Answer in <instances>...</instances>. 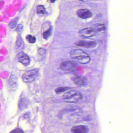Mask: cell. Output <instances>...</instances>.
<instances>
[{"label":"cell","instance_id":"obj_3","mask_svg":"<svg viewBox=\"0 0 133 133\" xmlns=\"http://www.w3.org/2000/svg\"><path fill=\"white\" fill-rule=\"evenodd\" d=\"M38 74V70L35 69L28 71L23 74L22 79L25 83H30L35 81Z\"/></svg>","mask_w":133,"mask_h":133},{"label":"cell","instance_id":"obj_1","mask_svg":"<svg viewBox=\"0 0 133 133\" xmlns=\"http://www.w3.org/2000/svg\"><path fill=\"white\" fill-rule=\"evenodd\" d=\"M70 57L71 59L81 64H86L91 61L89 55L80 49L71 50L70 52Z\"/></svg>","mask_w":133,"mask_h":133},{"label":"cell","instance_id":"obj_16","mask_svg":"<svg viewBox=\"0 0 133 133\" xmlns=\"http://www.w3.org/2000/svg\"><path fill=\"white\" fill-rule=\"evenodd\" d=\"M70 89V88L68 87H59L56 89L55 92L57 94H59V93L64 92Z\"/></svg>","mask_w":133,"mask_h":133},{"label":"cell","instance_id":"obj_13","mask_svg":"<svg viewBox=\"0 0 133 133\" xmlns=\"http://www.w3.org/2000/svg\"><path fill=\"white\" fill-rule=\"evenodd\" d=\"M52 28L51 26L50 27L48 30L44 32L43 34V38L45 39H47L52 35Z\"/></svg>","mask_w":133,"mask_h":133},{"label":"cell","instance_id":"obj_20","mask_svg":"<svg viewBox=\"0 0 133 133\" xmlns=\"http://www.w3.org/2000/svg\"><path fill=\"white\" fill-rule=\"evenodd\" d=\"M22 39L21 37L20 36H19L18 37L17 39L16 42V45L18 47H20L22 45Z\"/></svg>","mask_w":133,"mask_h":133},{"label":"cell","instance_id":"obj_4","mask_svg":"<svg viewBox=\"0 0 133 133\" xmlns=\"http://www.w3.org/2000/svg\"><path fill=\"white\" fill-rule=\"evenodd\" d=\"M77 64L71 61H63L60 65V68L64 71H72L75 70L78 67Z\"/></svg>","mask_w":133,"mask_h":133},{"label":"cell","instance_id":"obj_15","mask_svg":"<svg viewBox=\"0 0 133 133\" xmlns=\"http://www.w3.org/2000/svg\"><path fill=\"white\" fill-rule=\"evenodd\" d=\"M10 84L12 87H16L17 84V80L16 77L14 75H12L10 77L9 80Z\"/></svg>","mask_w":133,"mask_h":133},{"label":"cell","instance_id":"obj_22","mask_svg":"<svg viewBox=\"0 0 133 133\" xmlns=\"http://www.w3.org/2000/svg\"><path fill=\"white\" fill-rule=\"evenodd\" d=\"M55 1H51V2H52V3H54V2H55Z\"/></svg>","mask_w":133,"mask_h":133},{"label":"cell","instance_id":"obj_14","mask_svg":"<svg viewBox=\"0 0 133 133\" xmlns=\"http://www.w3.org/2000/svg\"><path fill=\"white\" fill-rule=\"evenodd\" d=\"M37 13L38 14L44 15L47 13L45 8L43 6L39 5L38 6L36 9Z\"/></svg>","mask_w":133,"mask_h":133},{"label":"cell","instance_id":"obj_10","mask_svg":"<svg viewBox=\"0 0 133 133\" xmlns=\"http://www.w3.org/2000/svg\"><path fill=\"white\" fill-rule=\"evenodd\" d=\"M74 82L75 84L78 85H85L87 84V80L84 76H76L74 79Z\"/></svg>","mask_w":133,"mask_h":133},{"label":"cell","instance_id":"obj_12","mask_svg":"<svg viewBox=\"0 0 133 133\" xmlns=\"http://www.w3.org/2000/svg\"><path fill=\"white\" fill-rule=\"evenodd\" d=\"M28 105V101L27 99L22 97L21 98L19 103V107L21 110H23L26 108Z\"/></svg>","mask_w":133,"mask_h":133},{"label":"cell","instance_id":"obj_11","mask_svg":"<svg viewBox=\"0 0 133 133\" xmlns=\"http://www.w3.org/2000/svg\"><path fill=\"white\" fill-rule=\"evenodd\" d=\"M92 28L96 32H104L105 31L106 28L104 25L102 24H96L93 26Z\"/></svg>","mask_w":133,"mask_h":133},{"label":"cell","instance_id":"obj_5","mask_svg":"<svg viewBox=\"0 0 133 133\" xmlns=\"http://www.w3.org/2000/svg\"><path fill=\"white\" fill-rule=\"evenodd\" d=\"M79 34L81 36L84 38H90L96 35V32L92 28H88L80 30Z\"/></svg>","mask_w":133,"mask_h":133},{"label":"cell","instance_id":"obj_7","mask_svg":"<svg viewBox=\"0 0 133 133\" xmlns=\"http://www.w3.org/2000/svg\"><path fill=\"white\" fill-rule=\"evenodd\" d=\"M18 61L24 66H27L30 63V59L29 56L23 52H21L18 55Z\"/></svg>","mask_w":133,"mask_h":133},{"label":"cell","instance_id":"obj_19","mask_svg":"<svg viewBox=\"0 0 133 133\" xmlns=\"http://www.w3.org/2000/svg\"><path fill=\"white\" fill-rule=\"evenodd\" d=\"M10 133H24V131L21 128H17L11 131Z\"/></svg>","mask_w":133,"mask_h":133},{"label":"cell","instance_id":"obj_18","mask_svg":"<svg viewBox=\"0 0 133 133\" xmlns=\"http://www.w3.org/2000/svg\"><path fill=\"white\" fill-rule=\"evenodd\" d=\"M18 20H19V19H18V17L16 18H15L14 20H13V21L9 24V28L11 29L14 28L16 27V25H17Z\"/></svg>","mask_w":133,"mask_h":133},{"label":"cell","instance_id":"obj_9","mask_svg":"<svg viewBox=\"0 0 133 133\" xmlns=\"http://www.w3.org/2000/svg\"><path fill=\"white\" fill-rule=\"evenodd\" d=\"M78 16L82 19H87L91 18L92 14L91 12L88 9H80L77 12Z\"/></svg>","mask_w":133,"mask_h":133},{"label":"cell","instance_id":"obj_21","mask_svg":"<svg viewBox=\"0 0 133 133\" xmlns=\"http://www.w3.org/2000/svg\"><path fill=\"white\" fill-rule=\"evenodd\" d=\"M23 26L22 24L18 25L16 29V31L19 33H21L23 31Z\"/></svg>","mask_w":133,"mask_h":133},{"label":"cell","instance_id":"obj_8","mask_svg":"<svg viewBox=\"0 0 133 133\" xmlns=\"http://www.w3.org/2000/svg\"><path fill=\"white\" fill-rule=\"evenodd\" d=\"M71 131L72 133H88L89 129L84 125H77L73 127Z\"/></svg>","mask_w":133,"mask_h":133},{"label":"cell","instance_id":"obj_17","mask_svg":"<svg viewBox=\"0 0 133 133\" xmlns=\"http://www.w3.org/2000/svg\"><path fill=\"white\" fill-rule=\"evenodd\" d=\"M26 39L29 43H34L36 42V38L35 36H32L31 35H29L26 36Z\"/></svg>","mask_w":133,"mask_h":133},{"label":"cell","instance_id":"obj_6","mask_svg":"<svg viewBox=\"0 0 133 133\" xmlns=\"http://www.w3.org/2000/svg\"><path fill=\"white\" fill-rule=\"evenodd\" d=\"M75 45L77 46L85 48H94L96 46V43L94 41L79 40L76 42Z\"/></svg>","mask_w":133,"mask_h":133},{"label":"cell","instance_id":"obj_2","mask_svg":"<svg viewBox=\"0 0 133 133\" xmlns=\"http://www.w3.org/2000/svg\"><path fill=\"white\" fill-rule=\"evenodd\" d=\"M82 95L79 92L71 91L66 92L63 96V99L65 102L71 103L77 102L81 99Z\"/></svg>","mask_w":133,"mask_h":133}]
</instances>
